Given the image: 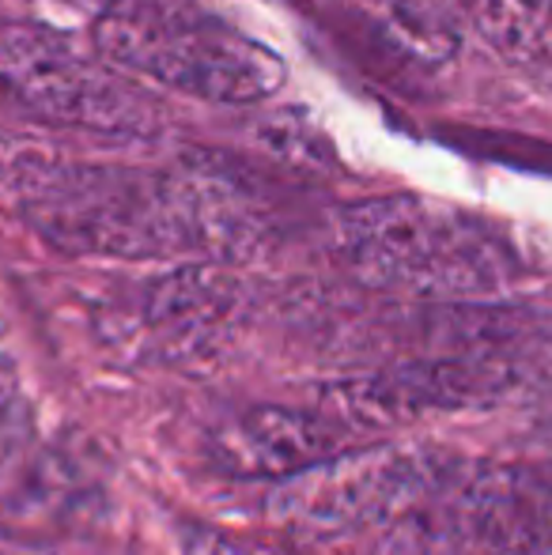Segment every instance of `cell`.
<instances>
[{
  "mask_svg": "<svg viewBox=\"0 0 552 555\" xmlns=\"http://www.w3.org/2000/svg\"><path fill=\"white\" fill-rule=\"evenodd\" d=\"M243 314V287L208 261H193L152 280L133 318L118 336H129L147 359L205 356L235 330Z\"/></svg>",
  "mask_w": 552,
  "mask_h": 555,
  "instance_id": "ba28073f",
  "label": "cell"
},
{
  "mask_svg": "<svg viewBox=\"0 0 552 555\" xmlns=\"http://www.w3.org/2000/svg\"><path fill=\"white\" fill-rule=\"evenodd\" d=\"M470 461L435 446L341 450L287 476L269 495V521L292 537L383 533L439 495Z\"/></svg>",
  "mask_w": 552,
  "mask_h": 555,
  "instance_id": "277c9868",
  "label": "cell"
},
{
  "mask_svg": "<svg viewBox=\"0 0 552 555\" xmlns=\"http://www.w3.org/2000/svg\"><path fill=\"white\" fill-rule=\"evenodd\" d=\"M337 242L363 284L420 299L492 295L523 269L511 242L488 220L413 193L348 205Z\"/></svg>",
  "mask_w": 552,
  "mask_h": 555,
  "instance_id": "7a4b0ae2",
  "label": "cell"
},
{
  "mask_svg": "<svg viewBox=\"0 0 552 555\" xmlns=\"http://www.w3.org/2000/svg\"><path fill=\"white\" fill-rule=\"evenodd\" d=\"M538 555H552V548H549V552H538Z\"/></svg>",
  "mask_w": 552,
  "mask_h": 555,
  "instance_id": "7c38bea8",
  "label": "cell"
},
{
  "mask_svg": "<svg viewBox=\"0 0 552 555\" xmlns=\"http://www.w3.org/2000/svg\"><path fill=\"white\" fill-rule=\"evenodd\" d=\"M0 99L46 125L103 137H152L163 125V103L126 68L27 20H0Z\"/></svg>",
  "mask_w": 552,
  "mask_h": 555,
  "instance_id": "5b68a950",
  "label": "cell"
},
{
  "mask_svg": "<svg viewBox=\"0 0 552 555\" xmlns=\"http://www.w3.org/2000/svg\"><path fill=\"white\" fill-rule=\"evenodd\" d=\"M526 386L518 363L496 351H462L442 359H413V363L386 366L375 374L348 378L333 386L330 397L337 404L333 416L345 427L383 431V427L409 424L427 412H462L503 404Z\"/></svg>",
  "mask_w": 552,
  "mask_h": 555,
  "instance_id": "52a82bcc",
  "label": "cell"
},
{
  "mask_svg": "<svg viewBox=\"0 0 552 555\" xmlns=\"http://www.w3.org/2000/svg\"><path fill=\"white\" fill-rule=\"evenodd\" d=\"M0 201L68 254L118 261H235L261 227L208 175L84 163L27 132L0 129Z\"/></svg>",
  "mask_w": 552,
  "mask_h": 555,
  "instance_id": "6da1fadb",
  "label": "cell"
},
{
  "mask_svg": "<svg viewBox=\"0 0 552 555\" xmlns=\"http://www.w3.org/2000/svg\"><path fill=\"white\" fill-rule=\"evenodd\" d=\"M337 416L330 412L287 409V404H258L231 416L213 435V461L228 476L243 480H287L303 468L341 453Z\"/></svg>",
  "mask_w": 552,
  "mask_h": 555,
  "instance_id": "9c48e42d",
  "label": "cell"
},
{
  "mask_svg": "<svg viewBox=\"0 0 552 555\" xmlns=\"http://www.w3.org/2000/svg\"><path fill=\"white\" fill-rule=\"evenodd\" d=\"M185 555H243V552H239L228 537L201 529V533H193L190 541H185Z\"/></svg>",
  "mask_w": 552,
  "mask_h": 555,
  "instance_id": "8fae6325",
  "label": "cell"
},
{
  "mask_svg": "<svg viewBox=\"0 0 552 555\" xmlns=\"http://www.w3.org/2000/svg\"><path fill=\"white\" fill-rule=\"evenodd\" d=\"M552 548V461L465 465L383 529L375 555H538Z\"/></svg>",
  "mask_w": 552,
  "mask_h": 555,
  "instance_id": "8992f818",
  "label": "cell"
},
{
  "mask_svg": "<svg viewBox=\"0 0 552 555\" xmlns=\"http://www.w3.org/2000/svg\"><path fill=\"white\" fill-rule=\"evenodd\" d=\"M91 46L129 76L205 103H261L287 80L284 57L266 42L167 0L114 4L91 27Z\"/></svg>",
  "mask_w": 552,
  "mask_h": 555,
  "instance_id": "3957f363",
  "label": "cell"
},
{
  "mask_svg": "<svg viewBox=\"0 0 552 555\" xmlns=\"http://www.w3.org/2000/svg\"><path fill=\"white\" fill-rule=\"evenodd\" d=\"M470 23L511 57H530L552 42V0H462Z\"/></svg>",
  "mask_w": 552,
  "mask_h": 555,
  "instance_id": "30bf717a",
  "label": "cell"
}]
</instances>
